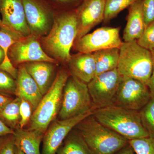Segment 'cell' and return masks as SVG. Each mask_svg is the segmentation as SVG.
<instances>
[{
	"mask_svg": "<svg viewBox=\"0 0 154 154\" xmlns=\"http://www.w3.org/2000/svg\"><path fill=\"white\" fill-rule=\"evenodd\" d=\"M77 34L75 10L61 13L54 17L52 28L46 36L40 38L42 48L50 57L59 62L67 63L70 50Z\"/></svg>",
	"mask_w": 154,
	"mask_h": 154,
	"instance_id": "6da1fadb",
	"label": "cell"
},
{
	"mask_svg": "<svg viewBox=\"0 0 154 154\" xmlns=\"http://www.w3.org/2000/svg\"><path fill=\"white\" fill-rule=\"evenodd\" d=\"M74 128L93 154H115L129 144L128 140L101 124L93 114L80 122Z\"/></svg>",
	"mask_w": 154,
	"mask_h": 154,
	"instance_id": "7a4b0ae2",
	"label": "cell"
},
{
	"mask_svg": "<svg viewBox=\"0 0 154 154\" xmlns=\"http://www.w3.org/2000/svg\"><path fill=\"white\" fill-rule=\"evenodd\" d=\"M93 115L101 124L128 140L149 135L136 110L113 105L96 109Z\"/></svg>",
	"mask_w": 154,
	"mask_h": 154,
	"instance_id": "3957f363",
	"label": "cell"
},
{
	"mask_svg": "<svg viewBox=\"0 0 154 154\" xmlns=\"http://www.w3.org/2000/svg\"><path fill=\"white\" fill-rule=\"evenodd\" d=\"M152 69L150 51L140 46L137 40L122 42L117 68L122 76L135 79L147 85Z\"/></svg>",
	"mask_w": 154,
	"mask_h": 154,
	"instance_id": "277c9868",
	"label": "cell"
},
{
	"mask_svg": "<svg viewBox=\"0 0 154 154\" xmlns=\"http://www.w3.org/2000/svg\"><path fill=\"white\" fill-rule=\"evenodd\" d=\"M69 72L63 69L57 72L53 84L44 95L33 112L28 129L45 133L48 127L58 115L60 110L63 88Z\"/></svg>",
	"mask_w": 154,
	"mask_h": 154,
	"instance_id": "5b68a950",
	"label": "cell"
},
{
	"mask_svg": "<svg viewBox=\"0 0 154 154\" xmlns=\"http://www.w3.org/2000/svg\"><path fill=\"white\" fill-rule=\"evenodd\" d=\"M94 109L88 84L69 75L63 88L59 119H66Z\"/></svg>",
	"mask_w": 154,
	"mask_h": 154,
	"instance_id": "8992f818",
	"label": "cell"
},
{
	"mask_svg": "<svg viewBox=\"0 0 154 154\" xmlns=\"http://www.w3.org/2000/svg\"><path fill=\"white\" fill-rule=\"evenodd\" d=\"M122 76L117 69L96 75L88 84L94 109L114 105Z\"/></svg>",
	"mask_w": 154,
	"mask_h": 154,
	"instance_id": "52a82bcc",
	"label": "cell"
},
{
	"mask_svg": "<svg viewBox=\"0 0 154 154\" xmlns=\"http://www.w3.org/2000/svg\"><path fill=\"white\" fill-rule=\"evenodd\" d=\"M2 25L0 30L10 34L17 41L30 35L23 0H0Z\"/></svg>",
	"mask_w": 154,
	"mask_h": 154,
	"instance_id": "ba28073f",
	"label": "cell"
},
{
	"mask_svg": "<svg viewBox=\"0 0 154 154\" xmlns=\"http://www.w3.org/2000/svg\"><path fill=\"white\" fill-rule=\"evenodd\" d=\"M40 38L31 35L19 39L10 47L8 57L15 67L31 62L45 61L56 64L58 62L48 55L40 42Z\"/></svg>",
	"mask_w": 154,
	"mask_h": 154,
	"instance_id": "9c48e42d",
	"label": "cell"
},
{
	"mask_svg": "<svg viewBox=\"0 0 154 154\" xmlns=\"http://www.w3.org/2000/svg\"><path fill=\"white\" fill-rule=\"evenodd\" d=\"M151 97L145 84L135 79L122 76L114 105L138 111L147 104Z\"/></svg>",
	"mask_w": 154,
	"mask_h": 154,
	"instance_id": "30bf717a",
	"label": "cell"
},
{
	"mask_svg": "<svg viewBox=\"0 0 154 154\" xmlns=\"http://www.w3.org/2000/svg\"><path fill=\"white\" fill-rule=\"evenodd\" d=\"M119 28L102 27L87 33L75 42L73 47L79 52L93 53L101 50L118 48L122 42L119 36Z\"/></svg>",
	"mask_w": 154,
	"mask_h": 154,
	"instance_id": "8fae6325",
	"label": "cell"
},
{
	"mask_svg": "<svg viewBox=\"0 0 154 154\" xmlns=\"http://www.w3.org/2000/svg\"><path fill=\"white\" fill-rule=\"evenodd\" d=\"M95 109L66 119L54 120L45 132L41 154H56L69 133L80 122L93 114Z\"/></svg>",
	"mask_w": 154,
	"mask_h": 154,
	"instance_id": "7c38bea8",
	"label": "cell"
},
{
	"mask_svg": "<svg viewBox=\"0 0 154 154\" xmlns=\"http://www.w3.org/2000/svg\"><path fill=\"white\" fill-rule=\"evenodd\" d=\"M26 21L30 34L42 38L46 36L54 21L52 12L38 0H23Z\"/></svg>",
	"mask_w": 154,
	"mask_h": 154,
	"instance_id": "4fadbf2b",
	"label": "cell"
},
{
	"mask_svg": "<svg viewBox=\"0 0 154 154\" xmlns=\"http://www.w3.org/2000/svg\"><path fill=\"white\" fill-rule=\"evenodd\" d=\"M105 3V0H82L75 10L77 22V34L75 41L104 21Z\"/></svg>",
	"mask_w": 154,
	"mask_h": 154,
	"instance_id": "5bb4252c",
	"label": "cell"
},
{
	"mask_svg": "<svg viewBox=\"0 0 154 154\" xmlns=\"http://www.w3.org/2000/svg\"><path fill=\"white\" fill-rule=\"evenodd\" d=\"M17 68L18 73L16 80L15 96L29 102L34 111L43 96L36 82L28 73L23 64L20 65Z\"/></svg>",
	"mask_w": 154,
	"mask_h": 154,
	"instance_id": "9a60e30c",
	"label": "cell"
},
{
	"mask_svg": "<svg viewBox=\"0 0 154 154\" xmlns=\"http://www.w3.org/2000/svg\"><path fill=\"white\" fill-rule=\"evenodd\" d=\"M28 73L33 78L42 95L51 88L56 77V64L45 61L31 62L22 64Z\"/></svg>",
	"mask_w": 154,
	"mask_h": 154,
	"instance_id": "2e32d148",
	"label": "cell"
},
{
	"mask_svg": "<svg viewBox=\"0 0 154 154\" xmlns=\"http://www.w3.org/2000/svg\"><path fill=\"white\" fill-rule=\"evenodd\" d=\"M71 75L88 84L96 75V64L93 53L79 52L71 56L67 63Z\"/></svg>",
	"mask_w": 154,
	"mask_h": 154,
	"instance_id": "e0dca14e",
	"label": "cell"
},
{
	"mask_svg": "<svg viewBox=\"0 0 154 154\" xmlns=\"http://www.w3.org/2000/svg\"><path fill=\"white\" fill-rule=\"evenodd\" d=\"M128 8L127 23L123 34L125 42L137 40L146 28L143 12V0H137Z\"/></svg>",
	"mask_w": 154,
	"mask_h": 154,
	"instance_id": "ac0fdd59",
	"label": "cell"
},
{
	"mask_svg": "<svg viewBox=\"0 0 154 154\" xmlns=\"http://www.w3.org/2000/svg\"><path fill=\"white\" fill-rule=\"evenodd\" d=\"M44 134L35 130L18 128L14 130L15 144L25 154H41L40 146Z\"/></svg>",
	"mask_w": 154,
	"mask_h": 154,
	"instance_id": "d6986e66",
	"label": "cell"
},
{
	"mask_svg": "<svg viewBox=\"0 0 154 154\" xmlns=\"http://www.w3.org/2000/svg\"><path fill=\"white\" fill-rule=\"evenodd\" d=\"M56 154H93L79 133L74 128L67 135Z\"/></svg>",
	"mask_w": 154,
	"mask_h": 154,
	"instance_id": "ffe728a7",
	"label": "cell"
},
{
	"mask_svg": "<svg viewBox=\"0 0 154 154\" xmlns=\"http://www.w3.org/2000/svg\"><path fill=\"white\" fill-rule=\"evenodd\" d=\"M96 64V75L117 69L119 48H113L93 53Z\"/></svg>",
	"mask_w": 154,
	"mask_h": 154,
	"instance_id": "44dd1931",
	"label": "cell"
},
{
	"mask_svg": "<svg viewBox=\"0 0 154 154\" xmlns=\"http://www.w3.org/2000/svg\"><path fill=\"white\" fill-rule=\"evenodd\" d=\"M20 103L21 99L16 97L0 111V119L14 131L19 127Z\"/></svg>",
	"mask_w": 154,
	"mask_h": 154,
	"instance_id": "7402d4cb",
	"label": "cell"
},
{
	"mask_svg": "<svg viewBox=\"0 0 154 154\" xmlns=\"http://www.w3.org/2000/svg\"><path fill=\"white\" fill-rule=\"evenodd\" d=\"M137 0H105L104 21H110Z\"/></svg>",
	"mask_w": 154,
	"mask_h": 154,
	"instance_id": "603a6c76",
	"label": "cell"
},
{
	"mask_svg": "<svg viewBox=\"0 0 154 154\" xmlns=\"http://www.w3.org/2000/svg\"><path fill=\"white\" fill-rule=\"evenodd\" d=\"M142 123L149 135L154 136V96L140 110Z\"/></svg>",
	"mask_w": 154,
	"mask_h": 154,
	"instance_id": "cb8c5ba5",
	"label": "cell"
},
{
	"mask_svg": "<svg viewBox=\"0 0 154 154\" xmlns=\"http://www.w3.org/2000/svg\"><path fill=\"white\" fill-rule=\"evenodd\" d=\"M135 154H154V136L129 140Z\"/></svg>",
	"mask_w": 154,
	"mask_h": 154,
	"instance_id": "d4e9b609",
	"label": "cell"
},
{
	"mask_svg": "<svg viewBox=\"0 0 154 154\" xmlns=\"http://www.w3.org/2000/svg\"><path fill=\"white\" fill-rule=\"evenodd\" d=\"M16 81L11 75L0 70V93L13 96L15 95Z\"/></svg>",
	"mask_w": 154,
	"mask_h": 154,
	"instance_id": "484cf974",
	"label": "cell"
},
{
	"mask_svg": "<svg viewBox=\"0 0 154 154\" xmlns=\"http://www.w3.org/2000/svg\"><path fill=\"white\" fill-rule=\"evenodd\" d=\"M141 47L151 51L154 48V21L146 27L142 35L137 40Z\"/></svg>",
	"mask_w": 154,
	"mask_h": 154,
	"instance_id": "4316f807",
	"label": "cell"
},
{
	"mask_svg": "<svg viewBox=\"0 0 154 154\" xmlns=\"http://www.w3.org/2000/svg\"><path fill=\"white\" fill-rule=\"evenodd\" d=\"M17 40L9 33L0 30V47L4 50L5 54V58L1 65L11 64V60L8 57V51L10 47Z\"/></svg>",
	"mask_w": 154,
	"mask_h": 154,
	"instance_id": "83f0119b",
	"label": "cell"
},
{
	"mask_svg": "<svg viewBox=\"0 0 154 154\" xmlns=\"http://www.w3.org/2000/svg\"><path fill=\"white\" fill-rule=\"evenodd\" d=\"M33 109L30 103L25 99H21L20 105V121L19 127L24 128L30 122Z\"/></svg>",
	"mask_w": 154,
	"mask_h": 154,
	"instance_id": "f1b7e54d",
	"label": "cell"
},
{
	"mask_svg": "<svg viewBox=\"0 0 154 154\" xmlns=\"http://www.w3.org/2000/svg\"><path fill=\"white\" fill-rule=\"evenodd\" d=\"M0 154H16L14 134L0 138Z\"/></svg>",
	"mask_w": 154,
	"mask_h": 154,
	"instance_id": "f546056e",
	"label": "cell"
},
{
	"mask_svg": "<svg viewBox=\"0 0 154 154\" xmlns=\"http://www.w3.org/2000/svg\"><path fill=\"white\" fill-rule=\"evenodd\" d=\"M143 12L146 27L154 21V0H143Z\"/></svg>",
	"mask_w": 154,
	"mask_h": 154,
	"instance_id": "4dcf8cb0",
	"label": "cell"
},
{
	"mask_svg": "<svg viewBox=\"0 0 154 154\" xmlns=\"http://www.w3.org/2000/svg\"><path fill=\"white\" fill-rule=\"evenodd\" d=\"M151 52L153 62V69L151 76L149 80L147 86L150 92L151 96H154V48L150 51Z\"/></svg>",
	"mask_w": 154,
	"mask_h": 154,
	"instance_id": "1f68e13d",
	"label": "cell"
},
{
	"mask_svg": "<svg viewBox=\"0 0 154 154\" xmlns=\"http://www.w3.org/2000/svg\"><path fill=\"white\" fill-rule=\"evenodd\" d=\"M14 99L12 96L0 93V111Z\"/></svg>",
	"mask_w": 154,
	"mask_h": 154,
	"instance_id": "d6a6232c",
	"label": "cell"
},
{
	"mask_svg": "<svg viewBox=\"0 0 154 154\" xmlns=\"http://www.w3.org/2000/svg\"><path fill=\"white\" fill-rule=\"evenodd\" d=\"M14 131L6 125L0 119V138L10 134H14Z\"/></svg>",
	"mask_w": 154,
	"mask_h": 154,
	"instance_id": "836d02e7",
	"label": "cell"
},
{
	"mask_svg": "<svg viewBox=\"0 0 154 154\" xmlns=\"http://www.w3.org/2000/svg\"><path fill=\"white\" fill-rule=\"evenodd\" d=\"M115 154H135L133 149L129 144L125 146Z\"/></svg>",
	"mask_w": 154,
	"mask_h": 154,
	"instance_id": "e575fe53",
	"label": "cell"
},
{
	"mask_svg": "<svg viewBox=\"0 0 154 154\" xmlns=\"http://www.w3.org/2000/svg\"><path fill=\"white\" fill-rule=\"evenodd\" d=\"M58 2L64 4H70L77 2L80 0H55Z\"/></svg>",
	"mask_w": 154,
	"mask_h": 154,
	"instance_id": "d590c367",
	"label": "cell"
},
{
	"mask_svg": "<svg viewBox=\"0 0 154 154\" xmlns=\"http://www.w3.org/2000/svg\"><path fill=\"white\" fill-rule=\"evenodd\" d=\"M5 58V54L2 48L0 47V64L3 62Z\"/></svg>",
	"mask_w": 154,
	"mask_h": 154,
	"instance_id": "8d00e7d4",
	"label": "cell"
},
{
	"mask_svg": "<svg viewBox=\"0 0 154 154\" xmlns=\"http://www.w3.org/2000/svg\"><path fill=\"white\" fill-rule=\"evenodd\" d=\"M16 145V144H15ZM16 154H25L19 147L16 145Z\"/></svg>",
	"mask_w": 154,
	"mask_h": 154,
	"instance_id": "74e56055",
	"label": "cell"
},
{
	"mask_svg": "<svg viewBox=\"0 0 154 154\" xmlns=\"http://www.w3.org/2000/svg\"><path fill=\"white\" fill-rule=\"evenodd\" d=\"M2 19H0V25H2Z\"/></svg>",
	"mask_w": 154,
	"mask_h": 154,
	"instance_id": "f35d334b",
	"label": "cell"
}]
</instances>
